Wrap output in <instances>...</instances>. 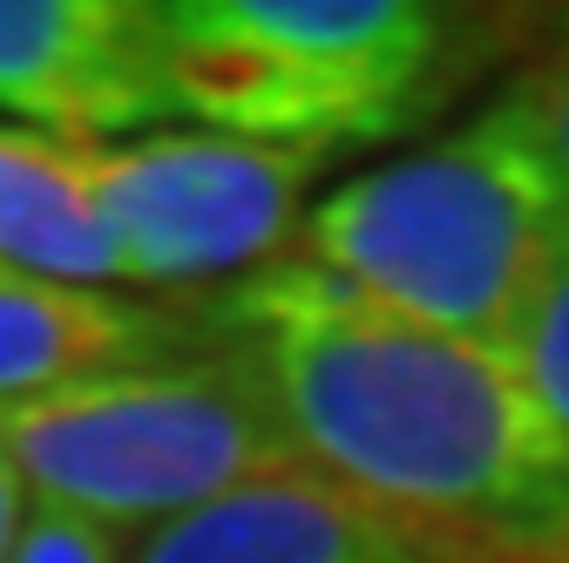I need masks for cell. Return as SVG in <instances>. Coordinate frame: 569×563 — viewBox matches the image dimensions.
<instances>
[{"mask_svg":"<svg viewBox=\"0 0 569 563\" xmlns=\"http://www.w3.org/2000/svg\"><path fill=\"white\" fill-rule=\"evenodd\" d=\"M299 462L435 563H569V448L495 346L367 306L284 258L218 299Z\"/></svg>","mask_w":569,"mask_h":563,"instance_id":"1","label":"cell"},{"mask_svg":"<svg viewBox=\"0 0 569 563\" xmlns=\"http://www.w3.org/2000/svg\"><path fill=\"white\" fill-rule=\"evenodd\" d=\"M562 225L569 190L536 96L516 82L455 136L326 190L299 225V265L393 319L502 354Z\"/></svg>","mask_w":569,"mask_h":563,"instance_id":"2","label":"cell"},{"mask_svg":"<svg viewBox=\"0 0 569 563\" xmlns=\"http://www.w3.org/2000/svg\"><path fill=\"white\" fill-rule=\"evenodd\" d=\"M0 448L28 503L102 523L129 543L299 462L238 339L14 401L0 407Z\"/></svg>","mask_w":569,"mask_h":563,"instance_id":"3","label":"cell"},{"mask_svg":"<svg viewBox=\"0 0 569 563\" xmlns=\"http://www.w3.org/2000/svg\"><path fill=\"white\" fill-rule=\"evenodd\" d=\"M448 14L413 0H170V102L218 136L352 150L407 129L441 82Z\"/></svg>","mask_w":569,"mask_h":563,"instance_id":"4","label":"cell"},{"mask_svg":"<svg viewBox=\"0 0 569 563\" xmlns=\"http://www.w3.org/2000/svg\"><path fill=\"white\" fill-rule=\"evenodd\" d=\"M68 150L116 245L122 286H203L231 271H271V258L306 225V190L332 164V150L251 144L218 129H157Z\"/></svg>","mask_w":569,"mask_h":563,"instance_id":"5","label":"cell"},{"mask_svg":"<svg viewBox=\"0 0 569 563\" xmlns=\"http://www.w3.org/2000/svg\"><path fill=\"white\" fill-rule=\"evenodd\" d=\"M0 109L54 144H129L177 116L163 8L150 0H0Z\"/></svg>","mask_w":569,"mask_h":563,"instance_id":"6","label":"cell"},{"mask_svg":"<svg viewBox=\"0 0 569 563\" xmlns=\"http://www.w3.org/2000/svg\"><path fill=\"white\" fill-rule=\"evenodd\" d=\"M129 563H435V550L332 475L292 462L136 536Z\"/></svg>","mask_w":569,"mask_h":563,"instance_id":"7","label":"cell"},{"mask_svg":"<svg viewBox=\"0 0 569 563\" xmlns=\"http://www.w3.org/2000/svg\"><path fill=\"white\" fill-rule=\"evenodd\" d=\"M170 354H190V326L177 313L0 265V407Z\"/></svg>","mask_w":569,"mask_h":563,"instance_id":"8","label":"cell"},{"mask_svg":"<svg viewBox=\"0 0 569 563\" xmlns=\"http://www.w3.org/2000/svg\"><path fill=\"white\" fill-rule=\"evenodd\" d=\"M0 265L96 293L122 286L116 245L82 190L76 150L8 122H0Z\"/></svg>","mask_w":569,"mask_h":563,"instance_id":"9","label":"cell"},{"mask_svg":"<svg viewBox=\"0 0 569 563\" xmlns=\"http://www.w3.org/2000/svg\"><path fill=\"white\" fill-rule=\"evenodd\" d=\"M502 360L516 367V381L542 407V421L556 428V442L569 448V225H562L542 278H536L529 306L516 313V326L502 339Z\"/></svg>","mask_w":569,"mask_h":563,"instance_id":"10","label":"cell"},{"mask_svg":"<svg viewBox=\"0 0 569 563\" xmlns=\"http://www.w3.org/2000/svg\"><path fill=\"white\" fill-rule=\"evenodd\" d=\"M129 536L102 530V523H82L68 510H41L28 503V523L14 536V556L8 563H129Z\"/></svg>","mask_w":569,"mask_h":563,"instance_id":"11","label":"cell"},{"mask_svg":"<svg viewBox=\"0 0 569 563\" xmlns=\"http://www.w3.org/2000/svg\"><path fill=\"white\" fill-rule=\"evenodd\" d=\"M529 96H536V116H542V144L562 170V190H569V55L542 76H529Z\"/></svg>","mask_w":569,"mask_h":563,"instance_id":"12","label":"cell"},{"mask_svg":"<svg viewBox=\"0 0 569 563\" xmlns=\"http://www.w3.org/2000/svg\"><path fill=\"white\" fill-rule=\"evenodd\" d=\"M21 523H28V488H21V475H14V462H8V448H0V563L14 556Z\"/></svg>","mask_w":569,"mask_h":563,"instance_id":"13","label":"cell"}]
</instances>
